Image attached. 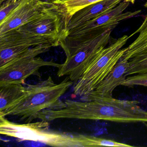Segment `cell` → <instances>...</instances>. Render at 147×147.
Instances as JSON below:
<instances>
[{
    "label": "cell",
    "instance_id": "7c38bea8",
    "mask_svg": "<svg viewBox=\"0 0 147 147\" xmlns=\"http://www.w3.org/2000/svg\"><path fill=\"white\" fill-rule=\"evenodd\" d=\"M122 1L124 0H104L81 9L70 18L65 36L66 33L73 28L109 12Z\"/></svg>",
    "mask_w": 147,
    "mask_h": 147
},
{
    "label": "cell",
    "instance_id": "ba28073f",
    "mask_svg": "<svg viewBox=\"0 0 147 147\" xmlns=\"http://www.w3.org/2000/svg\"><path fill=\"white\" fill-rule=\"evenodd\" d=\"M61 64L46 61L40 57H29L15 60L0 69V86L10 84H24L32 75L40 76L38 71L44 67L59 68Z\"/></svg>",
    "mask_w": 147,
    "mask_h": 147
},
{
    "label": "cell",
    "instance_id": "4fadbf2b",
    "mask_svg": "<svg viewBox=\"0 0 147 147\" xmlns=\"http://www.w3.org/2000/svg\"><path fill=\"white\" fill-rule=\"evenodd\" d=\"M23 84H10L0 86V112L8 109L26 93Z\"/></svg>",
    "mask_w": 147,
    "mask_h": 147
},
{
    "label": "cell",
    "instance_id": "d6986e66",
    "mask_svg": "<svg viewBox=\"0 0 147 147\" xmlns=\"http://www.w3.org/2000/svg\"><path fill=\"white\" fill-rule=\"evenodd\" d=\"M21 0H7L1 5L0 23L2 22L20 3Z\"/></svg>",
    "mask_w": 147,
    "mask_h": 147
},
{
    "label": "cell",
    "instance_id": "9c48e42d",
    "mask_svg": "<svg viewBox=\"0 0 147 147\" xmlns=\"http://www.w3.org/2000/svg\"><path fill=\"white\" fill-rule=\"evenodd\" d=\"M69 18L60 5L18 29L34 34L55 37H65Z\"/></svg>",
    "mask_w": 147,
    "mask_h": 147
},
{
    "label": "cell",
    "instance_id": "ffe728a7",
    "mask_svg": "<svg viewBox=\"0 0 147 147\" xmlns=\"http://www.w3.org/2000/svg\"><path fill=\"white\" fill-rule=\"evenodd\" d=\"M42 2H46L48 3H54L56 0H40Z\"/></svg>",
    "mask_w": 147,
    "mask_h": 147
},
{
    "label": "cell",
    "instance_id": "277c9868",
    "mask_svg": "<svg viewBox=\"0 0 147 147\" xmlns=\"http://www.w3.org/2000/svg\"><path fill=\"white\" fill-rule=\"evenodd\" d=\"M129 38L125 35L100 51L75 83L74 94L84 97L96 89L123 55L125 49H122Z\"/></svg>",
    "mask_w": 147,
    "mask_h": 147
},
{
    "label": "cell",
    "instance_id": "30bf717a",
    "mask_svg": "<svg viewBox=\"0 0 147 147\" xmlns=\"http://www.w3.org/2000/svg\"><path fill=\"white\" fill-rule=\"evenodd\" d=\"M58 6L57 4L46 3L40 0H21L19 5L0 23V35L18 29Z\"/></svg>",
    "mask_w": 147,
    "mask_h": 147
},
{
    "label": "cell",
    "instance_id": "8fae6325",
    "mask_svg": "<svg viewBox=\"0 0 147 147\" xmlns=\"http://www.w3.org/2000/svg\"><path fill=\"white\" fill-rule=\"evenodd\" d=\"M128 66V61L120 58L96 89L87 96L82 97V100L88 101L94 98L112 97L114 89L126 79L125 73Z\"/></svg>",
    "mask_w": 147,
    "mask_h": 147
},
{
    "label": "cell",
    "instance_id": "44dd1931",
    "mask_svg": "<svg viewBox=\"0 0 147 147\" xmlns=\"http://www.w3.org/2000/svg\"><path fill=\"white\" fill-rule=\"evenodd\" d=\"M7 0H0V5H1L2 3H4Z\"/></svg>",
    "mask_w": 147,
    "mask_h": 147
},
{
    "label": "cell",
    "instance_id": "8992f818",
    "mask_svg": "<svg viewBox=\"0 0 147 147\" xmlns=\"http://www.w3.org/2000/svg\"><path fill=\"white\" fill-rule=\"evenodd\" d=\"M61 40V37L34 34L19 29L0 35V69L32 47L48 43H56L60 45Z\"/></svg>",
    "mask_w": 147,
    "mask_h": 147
},
{
    "label": "cell",
    "instance_id": "603a6c76",
    "mask_svg": "<svg viewBox=\"0 0 147 147\" xmlns=\"http://www.w3.org/2000/svg\"><path fill=\"white\" fill-rule=\"evenodd\" d=\"M133 1H134V2H135V1H136V0H133Z\"/></svg>",
    "mask_w": 147,
    "mask_h": 147
},
{
    "label": "cell",
    "instance_id": "ac0fdd59",
    "mask_svg": "<svg viewBox=\"0 0 147 147\" xmlns=\"http://www.w3.org/2000/svg\"><path fill=\"white\" fill-rule=\"evenodd\" d=\"M121 85L128 87H132L135 86L147 87V72L129 76L126 78Z\"/></svg>",
    "mask_w": 147,
    "mask_h": 147
},
{
    "label": "cell",
    "instance_id": "9a60e30c",
    "mask_svg": "<svg viewBox=\"0 0 147 147\" xmlns=\"http://www.w3.org/2000/svg\"><path fill=\"white\" fill-rule=\"evenodd\" d=\"M140 32L136 40L127 48H125V52L121 59L126 60L127 58L138 51L147 46V16L139 29L135 33Z\"/></svg>",
    "mask_w": 147,
    "mask_h": 147
},
{
    "label": "cell",
    "instance_id": "7402d4cb",
    "mask_svg": "<svg viewBox=\"0 0 147 147\" xmlns=\"http://www.w3.org/2000/svg\"><path fill=\"white\" fill-rule=\"evenodd\" d=\"M144 7H146V8H147V1L145 3V4H144Z\"/></svg>",
    "mask_w": 147,
    "mask_h": 147
},
{
    "label": "cell",
    "instance_id": "e0dca14e",
    "mask_svg": "<svg viewBox=\"0 0 147 147\" xmlns=\"http://www.w3.org/2000/svg\"><path fill=\"white\" fill-rule=\"evenodd\" d=\"M102 1L104 0H69L62 2L58 5L62 7L68 18L70 19V18L74 14L81 9ZM124 1H127L131 4L134 3L133 0H124Z\"/></svg>",
    "mask_w": 147,
    "mask_h": 147
},
{
    "label": "cell",
    "instance_id": "7a4b0ae2",
    "mask_svg": "<svg viewBox=\"0 0 147 147\" xmlns=\"http://www.w3.org/2000/svg\"><path fill=\"white\" fill-rule=\"evenodd\" d=\"M74 82L68 76L59 84H56L51 76L34 85L26 86V92L0 115L5 117H19L26 123H31L38 113L45 109L62 108L64 102L60 98L66 93Z\"/></svg>",
    "mask_w": 147,
    "mask_h": 147
},
{
    "label": "cell",
    "instance_id": "2e32d148",
    "mask_svg": "<svg viewBox=\"0 0 147 147\" xmlns=\"http://www.w3.org/2000/svg\"><path fill=\"white\" fill-rule=\"evenodd\" d=\"M78 141L80 146L82 147H130L131 145L119 142L110 139L102 138L97 137L93 136L78 135Z\"/></svg>",
    "mask_w": 147,
    "mask_h": 147
},
{
    "label": "cell",
    "instance_id": "5b68a950",
    "mask_svg": "<svg viewBox=\"0 0 147 147\" xmlns=\"http://www.w3.org/2000/svg\"><path fill=\"white\" fill-rule=\"evenodd\" d=\"M49 121L41 120L33 123L18 124L8 121L0 115V133L23 140L43 143L50 146L80 147L77 135L70 136L48 131Z\"/></svg>",
    "mask_w": 147,
    "mask_h": 147
},
{
    "label": "cell",
    "instance_id": "6da1fadb",
    "mask_svg": "<svg viewBox=\"0 0 147 147\" xmlns=\"http://www.w3.org/2000/svg\"><path fill=\"white\" fill-rule=\"evenodd\" d=\"M62 108L45 109L39 113L41 120L60 119L105 120L122 123H147V111L136 100L112 97L94 98L88 101L67 100Z\"/></svg>",
    "mask_w": 147,
    "mask_h": 147
},
{
    "label": "cell",
    "instance_id": "52a82bcc",
    "mask_svg": "<svg viewBox=\"0 0 147 147\" xmlns=\"http://www.w3.org/2000/svg\"><path fill=\"white\" fill-rule=\"evenodd\" d=\"M130 4V2L122 1L109 12L73 28L66 33L64 38L67 37L96 36L107 30H113L120 22L135 17L141 12V10L124 12Z\"/></svg>",
    "mask_w": 147,
    "mask_h": 147
},
{
    "label": "cell",
    "instance_id": "3957f363",
    "mask_svg": "<svg viewBox=\"0 0 147 147\" xmlns=\"http://www.w3.org/2000/svg\"><path fill=\"white\" fill-rule=\"evenodd\" d=\"M112 30L93 36L67 37L60 45L66 55L64 63L58 68L59 77L68 76L70 80L77 82L99 53L109 43Z\"/></svg>",
    "mask_w": 147,
    "mask_h": 147
},
{
    "label": "cell",
    "instance_id": "5bb4252c",
    "mask_svg": "<svg viewBox=\"0 0 147 147\" xmlns=\"http://www.w3.org/2000/svg\"><path fill=\"white\" fill-rule=\"evenodd\" d=\"M129 66L125 76L147 72V46L133 54L127 58Z\"/></svg>",
    "mask_w": 147,
    "mask_h": 147
}]
</instances>
